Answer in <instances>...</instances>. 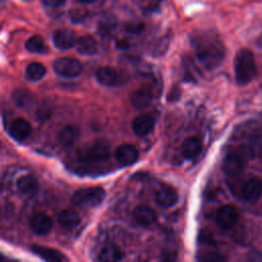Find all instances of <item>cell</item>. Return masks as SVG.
Here are the masks:
<instances>
[{"instance_id": "6da1fadb", "label": "cell", "mask_w": 262, "mask_h": 262, "mask_svg": "<svg viewBox=\"0 0 262 262\" xmlns=\"http://www.w3.org/2000/svg\"><path fill=\"white\" fill-rule=\"evenodd\" d=\"M191 45L199 61L208 70H213L222 62L225 48L218 36L212 32H199L192 35Z\"/></svg>"}, {"instance_id": "7a4b0ae2", "label": "cell", "mask_w": 262, "mask_h": 262, "mask_svg": "<svg viewBox=\"0 0 262 262\" xmlns=\"http://www.w3.org/2000/svg\"><path fill=\"white\" fill-rule=\"evenodd\" d=\"M234 79L238 85H247L256 77L257 67L254 54L247 48L239 49L233 61Z\"/></svg>"}, {"instance_id": "3957f363", "label": "cell", "mask_w": 262, "mask_h": 262, "mask_svg": "<svg viewBox=\"0 0 262 262\" xmlns=\"http://www.w3.org/2000/svg\"><path fill=\"white\" fill-rule=\"evenodd\" d=\"M249 151L245 147H238L228 151L222 162V169L228 176L241 174L248 162Z\"/></svg>"}, {"instance_id": "277c9868", "label": "cell", "mask_w": 262, "mask_h": 262, "mask_svg": "<svg viewBox=\"0 0 262 262\" xmlns=\"http://www.w3.org/2000/svg\"><path fill=\"white\" fill-rule=\"evenodd\" d=\"M105 196V191L101 187H86L77 190L72 196V203L78 207L94 208L99 206Z\"/></svg>"}, {"instance_id": "5b68a950", "label": "cell", "mask_w": 262, "mask_h": 262, "mask_svg": "<svg viewBox=\"0 0 262 262\" xmlns=\"http://www.w3.org/2000/svg\"><path fill=\"white\" fill-rule=\"evenodd\" d=\"M54 72L64 78H75L79 76L83 70L82 63L72 57H60L53 63Z\"/></svg>"}, {"instance_id": "8992f818", "label": "cell", "mask_w": 262, "mask_h": 262, "mask_svg": "<svg viewBox=\"0 0 262 262\" xmlns=\"http://www.w3.org/2000/svg\"><path fill=\"white\" fill-rule=\"evenodd\" d=\"M110 158V145L104 140L94 141L84 152L83 160L87 162L100 163Z\"/></svg>"}, {"instance_id": "52a82bcc", "label": "cell", "mask_w": 262, "mask_h": 262, "mask_svg": "<svg viewBox=\"0 0 262 262\" xmlns=\"http://www.w3.org/2000/svg\"><path fill=\"white\" fill-rule=\"evenodd\" d=\"M239 215L237 210L229 205L220 207L215 214V220L222 229H229L233 227L238 221Z\"/></svg>"}, {"instance_id": "ba28073f", "label": "cell", "mask_w": 262, "mask_h": 262, "mask_svg": "<svg viewBox=\"0 0 262 262\" xmlns=\"http://www.w3.org/2000/svg\"><path fill=\"white\" fill-rule=\"evenodd\" d=\"M155 201L162 208H170L177 203L178 193L173 186L161 184L155 193Z\"/></svg>"}, {"instance_id": "9c48e42d", "label": "cell", "mask_w": 262, "mask_h": 262, "mask_svg": "<svg viewBox=\"0 0 262 262\" xmlns=\"http://www.w3.org/2000/svg\"><path fill=\"white\" fill-rule=\"evenodd\" d=\"M156 125V120L150 114H141L135 117L131 123L133 132L138 136L149 134Z\"/></svg>"}, {"instance_id": "30bf717a", "label": "cell", "mask_w": 262, "mask_h": 262, "mask_svg": "<svg viewBox=\"0 0 262 262\" xmlns=\"http://www.w3.org/2000/svg\"><path fill=\"white\" fill-rule=\"evenodd\" d=\"M138 150L132 144L123 143L115 150V158L123 166H131L138 160Z\"/></svg>"}, {"instance_id": "8fae6325", "label": "cell", "mask_w": 262, "mask_h": 262, "mask_svg": "<svg viewBox=\"0 0 262 262\" xmlns=\"http://www.w3.org/2000/svg\"><path fill=\"white\" fill-rule=\"evenodd\" d=\"M30 227L36 234L45 235L51 231L53 221L45 213H36L30 220Z\"/></svg>"}, {"instance_id": "7c38bea8", "label": "cell", "mask_w": 262, "mask_h": 262, "mask_svg": "<svg viewBox=\"0 0 262 262\" xmlns=\"http://www.w3.org/2000/svg\"><path fill=\"white\" fill-rule=\"evenodd\" d=\"M152 99V90L148 86H141L135 89L130 97L131 104L136 110L146 108Z\"/></svg>"}, {"instance_id": "4fadbf2b", "label": "cell", "mask_w": 262, "mask_h": 262, "mask_svg": "<svg viewBox=\"0 0 262 262\" xmlns=\"http://www.w3.org/2000/svg\"><path fill=\"white\" fill-rule=\"evenodd\" d=\"M9 134L16 141L26 140L32 132V127L28 121L23 118L14 119L9 126Z\"/></svg>"}, {"instance_id": "5bb4252c", "label": "cell", "mask_w": 262, "mask_h": 262, "mask_svg": "<svg viewBox=\"0 0 262 262\" xmlns=\"http://www.w3.org/2000/svg\"><path fill=\"white\" fill-rule=\"evenodd\" d=\"M262 194V181L257 177L249 178L242 187V195L246 201L255 202Z\"/></svg>"}, {"instance_id": "9a60e30c", "label": "cell", "mask_w": 262, "mask_h": 262, "mask_svg": "<svg viewBox=\"0 0 262 262\" xmlns=\"http://www.w3.org/2000/svg\"><path fill=\"white\" fill-rule=\"evenodd\" d=\"M76 41L77 39H76L75 33L68 29L57 30L53 35L54 45L61 50H67L74 47L76 44Z\"/></svg>"}, {"instance_id": "2e32d148", "label": "cell", "mask_w": 262, "mask_h": 262, "mask_svg": "<svg viewBox=\"0 0 262 262\" xmlns=\"http://www.w3.org/2000/svg\"><path fill=\"white\" fill-rule=\"evenodd\" d=\"M95 77H96V80L101 85L108 86V87L118 85L119 79H120L119 72L115 68H112L108 66L99 68L95 73Z\"/></svg>"}, {"instance_id": "e0dca14e", "label": "cell", "mask_w": 262, "mask_h": 262, "mask_svg": "<svg viewBox=\"0 0 262 262\" xmlns=\"http://www.w3.org/2000/svg\"><path fill=\"white\" fill-rule=\"evenodd\" d=\"M203 143L202 140L196 136L187 137L181 145V154L185 159H195L202 151Z\"/></svg>"}, {"instance_id": "ac0fdd59", "label": "cell", "mask_w": 262, "mask_h": 262, "mask_svg": "<svg viewBox=\"0 0 262 262\" xmlns=\"http://www.w3.org/2000/svg\"><path fill=\"white\" fill-rule=\"evenodd\" d=\"M133 218L138 224L149 226L157 221V213L150 207L138 206L133 211Z\"/></svg>"}, {"instance_id": "d6986e66", "label": "cell", "mask_w": 262, "mask_h": 262, "mask_svg": "<svg viewBox=\"0 0 262 262\" xmlns=\"http://www.w3.org/2000/svg\"><path fill=\"white\" fill-rule=\"evenodd\" d=\"M79 135H80V132L77 127L73 125H68V126H64L58 132L57 140L59 144L62 145L63 147H70L77 142Z\"/></svg>"}, {"instance_id": "ffe728a7", "label": "cell", "mask_w": 262, "mask_h": 262, "mask_svg": "<svg viewBox=\"0 0 262 262\" xmlns=\"http://www.w3.org/2000/svg\"><path fill=\"white\" fill-rule=\"evenodd\" d=\"M57 222L60 227L64 229H72L81 222L79 213L73 209H66L60 211L57 216Z\"/></svg>"}, {"instance_id": "44dd1931", "label": "cell", "mask_w": 262, "mask_h": 262, "mask_svg": "<svg viewBox=\"0 0 262 262\" xmlns=\"http://www.w3.org/2000/svg\"><path fill=\"white\" fill-rule=\"evenodd\" d=\"M17 189L19 192L26 195H32L35 194L38 191L39 188V183L38 180L32 176V175H25L18 178L16 182Z\"/></svg>"}, {"instance_id": "7402d4cb", "label": "cell", "mask_w": 262, "mask_h": 262, "mask_svg": "<svg viewBox=\"0 0 262 262\" xmlns=\"http://www.w3.org/2000/svg\"><path fill=\"white\" fill-rule=\"evenodd\" d=\"M76 48L79 53L84 55H92L97 52V42L89 35L82 36L76 41Z\"/></svg>"}, {"instance_id": "603a6c76", "label": "cell", "mask_w": 262, "mask_h": 262, "mask_svg": "<svg viewBox=\"0 0 262 262\" xmlns=\"http://www.w3.org/2000/svg\"><path fill=\"white\" fill-rule=\"evenodd\" d=\"M117 18L110 13L102 15L97 23V32L102 37L110 36L117 28Z\"/></svg>"}, {"instance_id": "cb8c5ba5", "label": "cell", "mask_w": 262, "mask_h": 262, "mask_svg": "<svg viewBox=\"0 0 262 262\" xmlns=\"http://www.w3.org/2000/svg\"><path fill=\"white\" fill-rule=\"evenodd\" d=\"M124 253L120 247L116 245H107L99 253L98 260L103 262H116L122 260Z\"/></svg>"}, {"instance_id": "d4e9b609", "label": "cell", "mask_w": 262, "mask_h": 262, "mask_svg": "<svg viewBox=\"0 0 262 262\" xmlns=\"http://www.w3.org/2000/svg\"><path fill=\"white\" fill-rule=\"evenodd\" d=\"M33 251L35 254L40 256L42 259L47 261H53V262H60L67 260V258L57 250L42 247V246H36L33 248Z\"/></svg>"}, {"instance_id": "484cf974", "label": "cell", "mask_w": 262, "mask_h": 262, "mask_svg": "<svg viewBox=\"0 0 262 262\" xmlns=\"http://www.w3.org/2000/svg\"><path fill=\"white\" fill-rule=\"evenodd\" d=\"M45 74H46V69L40 62H31L26 68V71H25L26 78L31 82H37L43 79Z\"/></svg>"}, {"instance_id": "4316f807", "label": "cell", "mask_w": 262, "mask_h": 262, "mask_svg": "<svg viewBox=\"0 0 262 262\" xmlns=\"http://www.w3.org/2000/svg\"><path fill=\"white\" fill-rule=\"evenodd\" d=\"M25 47L32 53H47L48 47L40 36H32L26 41Z\"/></svg>"}, {"instance_id": "83f0119b", "label": "cell", "mask_w": 262, "mask_h": 262, "mask_svg": "<svg viewBox=\"0 0 262 262\" xmlns=\"http://www.w3.org/2000/svg\"><path fill=\"white\" fill-rule=\"evenodd\" d=\"M13 101L20 107H26L31 104L33 101V96L32 94L26 90V89H17L13 92L12 95Z\"/></svg>"}, {"instance_id": "f1b7e54d", "label": "cell", "mask_w": 262, "mask_h": 262, "mask_svg": "<svg viewBox=\"0 0 262 262\" xmlns=\"http://www.w3.org/2000/svg\"><path fill=\"white\" fill-rule=\"evenodd\" d=\"M42 1H43V3H44L46 6L57 7V6L62 5L66 0H42Z\"/></svg>"}, {"instance_id": "f546056e", "label": "cell", "mask_w": 262, "mask_h": 262, "mask_svg": "<svg viewBox=\"0 0 262 262\" xmlns=\"http://www.w3.org/2000/svg\"><path fill=\"white\" fill-rule=\"evenodd\" d=\"M126 30H128L129 32L132 33H138L142 30V25L141 24H132L126 27Z\"/></svg>"}, {"instance_id": "4dcf8cb0", "label": "cell", "mask_w": 262, "mask_h": 262, "mask_svg": "<svg viewBox=\"0 0 262 262\" xmlns=\"http://www.w3.org/2000/svg\"><path fill=\"white\" fill-rule=\"evenodd\" d=\"M249 259L250 260H262V254L259 252H251L249 253Z\"/></svg>"}, {"instance_id": "1f68e13d", "label": "cell", "mask_w": 262, "mask_h": 262, "mask_svg": "<svg viewBox=\"0 0 262 262\" xmlns=\"http://www.w3.org/2000/svg\"><path fill=\"white\" fill-rule=\"evenodd\" d=\"M72 18H73V21L77 20V19H82L83 18V12L82 11H73L72 12Z\"/></svg>"}, {"instance_id": "d6a6232c", "label": "cell", "mask_w": 262, "mask_h": 262, "mask_svg": "<svg viewBox=\"0 0 262 262\" xmlns=\"http://www.w3.org/2000/svg\"><path fill=\"white\" fill-rule=\"evenodd\" d=\"M117 46L120 48H126V47H128V42L126 40H120V41H118Z\"/></svg>"}, {"instance_id": "836d02e7", "label": "cell", "mask_w": 262, "mask_h": 262, "mask_svg": "<svg viewBox=\"0 0 262 262\" xmlns=\"http://www.w3.org/2000/svg\"><path fill=\"white\" fill-rule=\"evenodd\" d=\"M79 1L82 2V3H93V2H95L97 0H79Z\"/></svg>"}, {"instance_id": "e575fe53", "label": "cell", "mask_w": 262, "mask_h": 262, "mask_svg": "<svg viewBox=\"0 0 262 262\" xmlns=\"http://www.w3.org/2000/svg\"><path fill=\"white\" fill-rule=\"evenodd\" d=\"M2 259H3V257L0 255V260H2Z\"/></svg>"}, {"instance_id": "d590c367", "label": "cell", "mask_w": 262, "mask_h": 262, "mask_svg": "<svg viewBox=\"0 0 262 262\" xmlns=\"http://www.w3.org/2000/svg\"><path fill=\"white\" fill-rule=\"evenodd\" d=\"M157 1H162V0H157Z\"/></svg>"}, {"instance_id": "8d00e7d4", "label": "cell", "mask_w": 262, "mask_h": 262, "mask_svg": "<svg viewBox=\"0 0 262 262\" xmlns=\"http://www.w3.org/2000/svg\"><path fill=\"white\" fill-rule=\"evenodd\" d=\"M0 148H1V144H0Z\"/></svg>"}, {"instance_id": "74e56055", "label": "cell", "mask_w": 262, "mask_h": 262, "mask_svg": "<svg viewBox=\"0 0 262 262\" xmlns=\"http://www.w3.org/2000/svg\"><path fill=\"white\" fill-rule=\"evenodd\" d=\"M25 1H29V0H25Z\"/></svg>"}, {"instance_id": "f35d334b", "label": "cell", "mask_w": 262, "mask_h": 262, "mask_svg": "<svg viewBox=\"0 0 262 262\" xmlns=\"http://www.w3.org/2000/svg\"><path fill=\"white\" fill-rule=\"evenodd\" d=\"M0 2H1V0H0Z\"/></svg>"}]
</instances>
